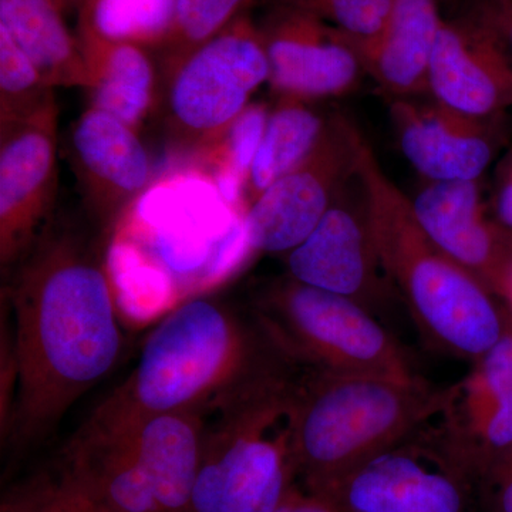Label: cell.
Wrapping results in <instances>:
<instances>
[{"label":"cell","mask_w":512,"mask_h":512,"mask_svg":"<svg viewBox=\"0 0 512 512\" xmlns=\"http://www.w3.org/2000/svg\"><path fill=\"white\" fill-rule=\"evenodd\" d=\"M53 0H0V29L25 53L47 86L83 87L92 76L79 39Z\"/></svg>","instance_id":"cell-22"},{"label":"cell","mask_w":512,"mask_h":512,"mask_svg":"<svg viewBox=\"0 0 512 512\" xmlns=\"http://www.w3.org/2000/svg\"><path fill=\"white\" fill-rule=\"evenodd\" d=\"M13 269L3 299L15 396L2 443L22 450L109 375L124 338L107 264L82 235L47 228Z\"/></svg>","instance_id":"cell-1"},{"label":"cell","mask_w":512,"mask_h":512,"mask_svg":"<svg viewBox=\"0 0 512 512\" xmlns=\"http://www.w3.org/2000/svg\"><path fill=\"white\" fill-rule=\"evenodd\" d=\"M279 97L329 99L357 89L365 69L342 30L302 10L268 5L258 23Z\"/></svg>","instance_id":"cell-13"},{"label":"cell","mask_w":512,"mask_h":512,"mask_svg":"<svg viewBox=\"0 0 512 512\" xmlns=\"http://www.w3.org/2000/svg\"><path fill=\"white\" fill-rule=\"evenodd\" d=\"M52 87L0 29V126L28 120L56 104Z\"/></svg>","instance_id":"cell-26"},{"label":"cell","mask_w":512,"mask_h":512,"mask_svg":"<svg viewBox=\"0 0 512 512\" xmlns=\"http://www.w3.org/2000/svg\"><path fill=\"white\" fill-rule=\"evenodd\" d=\"M429 94L467 116H503L512 109V57L476 20L444 19L431 57Z\"/></svg>","instance_id":"cell-15"},{"label":"cell","mask_w":512,"mask_h":512,"mask_svg":"<svg viewBox=\"0 0 512 512\" xmlns=\"http://www.w3.org/2000/svg\"><path fill=\"white\" fill-rule=\"evenodd\" d=\"M269 74L264 40L249 13L192 50L161 74L175 143L197 153L217 147Z\"/></svg>","instance_id":"cell-7"},{"label":"cell","mask_w":512,"mask_h":512,"mask_svg":"<svg viewBox=\"0 0 512 512\" xmlns=\"http://www.w3.org/2000/svg\"><path fill=\"white\" fill-rule=\"evenodd\" d=\"M476 497L483 512H512V447L478 477Z\"/></svg>","instance_id":"cell-29"},{"label":"cell","mask_w":512,"mask_h":512,"mask_svg":"<svg viewBox=\"0 0 512 512\" xmlns=\"http://www.w3.org/2000/svg\"><path fill=\"white\" fill-rule=\"evenodd\" d=\"M309 493L335 512H474L477 505L476 485L441 427L429 424Z\"/></svg>","instance_id":"cell-8"},{"label":"cell","mask_w":512,"mask_h":512,"mask_svg":"<svg viewBox=\"0 0 512 512\" xmlns=\"http://www.w3.org/2000/svg\"><path fill=\"white\" fill-rule=\"evenodd\" d=\"M291 372L212 414L192 512H276L298 477Z\"/></svg>","instance_id":"cell-5"},{"label":"cell","mask_w":512,"mask_h":512,"mask_svg":"<svg viewBox=\"0 0 512 512\" xmlns=\"http://www.w3.org/2000/svg\"><path fill=\"white\" fill-rule=\"evenodd\" d=\"M59 467L90 497L117 512H163L126 436L83 426Z\"/></svg>","instance_id":"cell-21"},{"label":"cell","mask_w":512,"mask_h":512,"mask_svg":"<svg viewBox=\"0 0 512 512\" xmlns=\"http://www.w3.org/2000/svg\"><path fill=\"white\" fill-rule=\"evenodd\" d=\"M210 416L173 412L138 417L110 429L136 450L163 512H192L191 497L200 470ZM86 426V424H84Z\"/></svg>","instance_id":"cell-19"},{"label":"cell","mask_w":512,"mask_h":512,"mask_svg":"<svg viewBox=\"0 0 512 512\" xmlns=\"http://www.w3.org/2000/svg\"><path fill=\"white\" fill-rule=\"evenodd\" d=\"M357 173L365 184L384 272L421 333L450 355L476 360L505 330L493 293L424 232L412 201L384 173L362 131Z\"/></svg>","instance_id":"cell-3"},{"label":"cell","mask_w":512,"mask_h":512,"mask_svg":"<svg viewBox=\"0 0 512 512\" xmlns=\"http://www.w3.org/2000/svg\"><path fill=\"white\" fill-rule=\"evenodd\" d=\"M497 295L501 296V298L507 302V305L510 306L512 312V265L511 268L508 269L507 274H505L503 282H501L500 289H498Z\"/></svg>","instance_id":"cell-32"},{"label":"cell","mask_w":512,"mask_h":512,"mask_svg":"<svg viewBox=\"0 0 512 512\" xmlns=\"http://www.w3.org/2000/svg\"><path fill=\"white\" fill-rule=\"evenodd\" d=\"M252 315L289 365L336 375L419 376L369 309L291 276L269 285Z\"/></svg>","instance_id":"cell-6"},{"label":"cell","mask_w":512,"mask_h":512,"mask_svg":"<svg viewBox=\"0 0 512 512\" xmlns=\"http://www.w3.org/2000/svg\"><path fill=\"white\" fill-rule=\"evenodd\" d=\"M252 2L254 0H174L170 28L158 47L161 74L247 15Z\"/></svg>","instance_id":"cell-25"},{"label":"cell","mask_w":512,"mask_h":512,"mask_svg":"<svg viewBox=\"0 0 512 512\" xmlns=\"http://www.w3.org/2000/svg\"><path fill=\"white\" fill-rule=\"evenodd\" d=\"M0 512H117L90 497L62 468L40 471L9 487Z\"/></svg>","instance_id":"cell-27"},{"label":"cell","mask_w":512,"mask_h":512,"mask_svg":"<svg viewBox=\"0 0 512 512\" xmlns=\"http://www.w3.org/2000/svg\"><path fill=\"white\" fill-rule=\"evenodd\" d=\"M53 2L56 3L57 6H59L60 10H62L63 13L70 12V10H73L74 8H79L82 6V3L84 0H53Z\"/></svg>","instance_id":"cell-33"},{"label":"cell","mask_w":512,"mask_h":512,"mask_svg":"<svg viewBox=\"0 0 512 512\" xmlns=\"http://www.w3.org/2000/svg\"><path fill=\"white\" fill-rule=\"evenodd\" d=\"M308 103L279 97L278 106L269 111L264 137L249 173L247 210L262 192L302 163L318 143L328 117L320 116Z\"/></svg>","instance_id":"cell-23"},{"label":"cell","mask_w":512,"mask_h":512,"mask_svg":"<svg viewBox=\"0 0 512 512\" xmlns=\"http://www.w3.org/2000/svg\"><path fill=\"white\" fill-rule=\"evenodd\" d=\"M443 20L437 0H393L376 35L343 33L387 99H419L429 96L431 57Z\"/></svg>","instance_id":"cell-18"},{"label":"cell","mask_w":512,"mask_h":512,"mask_svg":"<svg viewBox=\"0 0 512 512\" xmlns=\"http://www.w3.org/2000/svg\"><path fill=\"white\" fill-rule=\"evenodd\" d=\"M286 266L295 281L345 296L370 312L389 299L392 284L377 252L357 167L311 235L286 254Z\"/></svg>","instance_id":"cell-11"},{"label":"cell","mask_w":512,"mask_h":512,"mask_svg":"<svg viewBox=\"0 0 512 512\" xmlns=\"http://www.w3.org/2000/svg\"><path fill=\"white\" fill-rule=\"evenodd\" d=\"M454 384L309 372L296 383V471L313 491L440 419Z\"/></svg>","instance_id":"cell-4"},{"label":"cell","mask_w":512,"mask_h":512,"mask_svg":"<svg viewBox=\"0 0 512 512\" xmlns=\"http://www.w3.org/2000/svg\"><path fill=\"white\" fill-rule=\"evenodd\" d=\"M57 104L0 126V265L9 272L45 234L57 194Z\"/></svg>","instance_id":"cell-12"},{"label":"cell","mask_w":512,"mask_h":512,"mask_svg":"<svg viewBox=\"0 0 512 512\" xmlns=\"http://www.w3.org/2000/svg\"><path fill=\"white\" fill-rule=\"evenodd\" d=\"M390 101L403 156L426 181H476L504 140L501 116H467L439 101Z\"/></svg>","instance_id":"cell-14"},{"label":"cell","mask_w":512,"mask_h":512,"mask_svg":"<svg viewBox=\"0 0 512 512\" xmlns=\"http://www.w3.org/2000/svg\"><path fill=\"white\" fill-rule=\"evenodd\" d=\"M70 150L87 207L104 224L119 221L153 183V164L138 131L94 107L74 121Z\"/></svg>","instance_id":"cell-17"},{"label":"cell","mask_w":512,"mask_h":512,"mask_svg":"<svg viewBox=\"0 0 512 512\" xmlns=\"http://www.w3.org/2000/svg\"><path fill=\"white\" fill-rule=\"evenodd\" d=\"M474 362L471 372L454 383L451 402L440 417L448 430L470 426L512 396V330L505 329L501 338Z\"/></svg>","instance_id":"cell-24"},{"label":"cell","mask_w":512,"mask_h":512,"mask_svg":"<svg viewBox=\"0 0 512 512\" xmlns=\"http://www.w3.org/2000/svg\"><path fill=\"white\" fill-rule=\"evenodd\" d=\"M491 208L494 220L512 232V151L498 165Z\"/></svg>","instance_id":"cell-31"},{"label":"cell","mask_w":512,"mask_h":512,"mask_svg":"<svg viewBox=\"0 0 512 512\" xmlns=\"http://www.w3.org/2000/svg\"><path fill=\"white\" fill-rule=\"evenodd\" d=\"M245 212L222 197L207 170L180 168L153 181L121 215V222L146 235L171 274L204 269L208 279L222 242Z\"/></svg>","instance_id":"cell-9"},{"label":"cell","mask_w":512,"mask_h":512,"mask_svg":"<svg viewBox=\"0 0 512 512\" xmlns=\"http://www.w3.org/2000/svg\"><path fill=\"white\" fill-rule=\"evenodd\" d=\"M266 5L302 10L349 35L370 37L383 28L393 0H266Z\"/></svg>","instance_id":"cell-28"},{"label":"cell","mask_w":512,"mask_h":512,"mask_svg":"<svg viewBox=\"0 0 512 512\" xmlns=\"http://www.w3.org/2000/svg\"><path fill=\"white\" fill-rule=\"evenodd\" d=\"M410 201L434 244L497 295L512 265V232L488 217L480 180L426 181Z\"/></svg>","instance_id":"cell-16"},{"label":"cell","mask_w":512,"mask_h":512,"mask_svg":"<svg viewBox=\"0 0 512 512\" xmlns=\"http://www.w3.org/2000/svg\"><path fill=\"white\" fill-rule=\"evenodd\" d=\"M461 13L491 30L512 57V0H464Z\"/></svg>","instance_id":"cell-30"},{"label":"cell","mask_w":512,"mask_h":512,"mask_svg":"<svg viewBox=\"0 0 512 512\" xmlns=\"http://www.w3.org/2000/svg\"><path fill=\"white\" fill-rule=\"evenodd\" d=\"M289 366L254 315L221 299H190L148 333L133 372L84 424L110 429L173 412L211 417Z\"/></svg>","instance_id":"cell-2"},{"label":"cell","mask_w":512,"mask_h":512,"mask_svg":"<svg viewBox=\"0 0 512 512\" xmlns=\"http://www.w3.org/2000/svg\"><path fill=\"white\" fill-rule=\"evenodd\" d=\"M360 128L342 113L328 117L302 163L262 192L244 215L254 252L288 254L311 235L356 173Z\"/></svg>","instance_id":"cell-10"},{"label":"cell","mask_w":512,"mask_h":512,"mask_svg":"<svg viewBox=\"0 0 512 512\" xmlns=\"http://www.w3.org/2000/svg\"><path fill=\"white\" fill-rule=\"evenodd\" d=\"M77 39L92 76L90 107L140 130L153 110L158 83L156 66L144 46L104 36L83 10Z\"/></svg>","instance_id":"cell-20"}]
</instances>
